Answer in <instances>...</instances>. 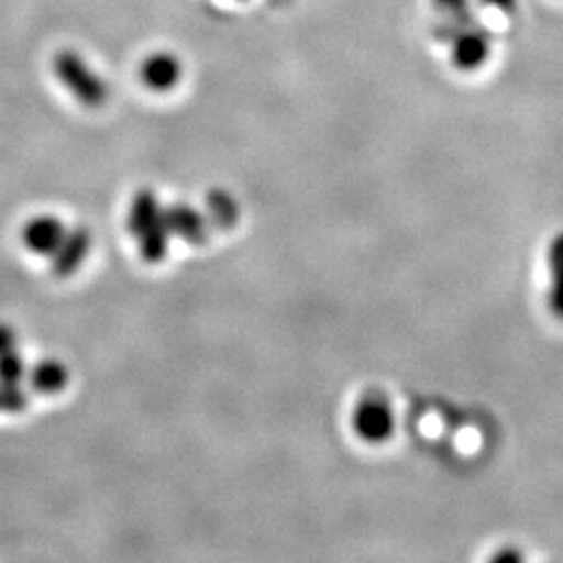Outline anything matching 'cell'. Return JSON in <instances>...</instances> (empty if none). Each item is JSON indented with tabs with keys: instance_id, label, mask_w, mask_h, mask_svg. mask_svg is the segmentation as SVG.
Masks as SVG:
<instances>
[{
	"instance_id": "obj_4",
	"label": "cell",
	"mask_w": 563,
	"mask_h": 563,
	"mask_svg": "<svg viewBox=\"0 0 563 563\" xmlns=\"http://www.w3.org/2000/svg\"><path fill=\"white\" fill-rule=\"evenodd\" d=\"M141 81L153 92H169L178 88L184 76V65L176 53L153 51L142 59L139 67Z\"/></svg>"
},
{
	"instance_id": "obj_14",
	"label": "cell",
	"mask_w": 563,
	"mask_h": 563,
	"mask_svg": "<svg viewBox=\"0 0 563 563\" xmlns=\"http://www.w3.org/2000/svg\"><path fill=\"white\" fill-rule=\"evenodd\" d=\"M13 349H18V334H15V330L11 325H7V323H0V355L9 353Z\"/></svg>"
},
{
	"instance_id": "obj_6",
	"label": "cell",
	"mask_w": 563,
	"mask_h": 563,
	"mask_svg": "<svg viewBox=\"0 0 563 563\" xmlns=\"http://www.w3.org/2000/svg\"><path fill=\"white\" fill-rule=\"evenodd\" d=\"M451 44H453L451 46L453 65H457L460 69H465V71L478 69L490 55V34L478 23L467 27V30H462L451 41Z\"/></svg>"
},
{
	"instance_id": "obj_9",
	"label": "cell",
	"mask_w": 563,
	"mask_h": 563,
	"mask_svg": "<svg viewBox=\"0 0 563 563\" xmlns=\"http://www.w3.org/2000/svg\"><path fill=\"white\" fill-rule=\"evenodd\" d=\"M30 386L41 395H57L69 380V372L57 360H44L27 372Z\"/></svg>"
},
{
	"instance_id": "obj_12",
	"label": "cell",
	"mask_w": 563,
	"mask_h": 563,
	"mask_svg": "<svg viewBox=\"0 0 563 563\" xmlns=\"http://www.w3.org/2000/svg\"><path fill=\"white\" fill-rule=\"evenodd\" d=\"M27 405L30 397L20 384L0 383V413H21Z\"/></svg>"
},
{
	"instance_id": "obj_5",
	"label": "cell",
	"mask_w": 563,
	"mask_h": 563,
	"mask_svg": "<svg viewBox=\"0 0 563 563\" xmlns=\"http://www.w3.org/2000/svg\"><path fill=\"white\" fill-rule=\"evenodd\" d=\"M90 246H92V236L86 228L67 230L57 251L51 255V272L57 278H67V276L76 274L80 269L81 263L86 262V257L90 255Z\"/></svg>"
},
{
	"instance_id": "obj_3",
	"label": "cell",
	"mask_w": 563,
	"mask_h": 563,
	"mask_svg": "<svg viewBox=\"0 0 563 563\" xmlns=\"http://www.w3.org/2000/svg\"><path fill=\"white\" fill-rule=\"evenodd\" d=\"M353 428L363 441L384 443L395 430V413L380 397H367L353 413Z\"/></svg>"
},
{
	"instance_id": "obj_16",
	"label": "cell",
	"mask_w": 563,
	"mask_h": 563,
	"mask_svg": "<svg viewBox=\"0 0 563 563\" xmlns=\"http://www.w3.org/2000/svg\"><path fill=\"white\" fill-rule=\"evenodd\" d=\"M495 560H520V553H507V551H504Z\"/></svg>"
},
{
	"instance_id": "obj_13",
	"label": "cell",
	"mask_w": 563,
	"mask_h": 563,
	"mask_svg": "<svg viewBox=\"0 0 563 563\" xmlns=\"http://www.w3.org/2000/svg\"><path fill=\"white\" fill-rule=\"evenodd\" d=\"M25 374H27V367L18 349L0 355V383L21 384Z\"/></svg>"
},
{
	"instance_id": "obj_11",
	"label": "cell",
	"mask_w": 563,
	"mask_h": 563,
	"mask_svg": "<svg viewBox=\"0 0 563 563\" xmlns=\"http://www.w3.org/2000/svg\"><path fill=\"white\" fill-rule=\"evenodd\" d=\"M549 269H551L549 307L553 316L563 320V232L558 234L549 246Z\"/></svg>"
},
{
	"instance_id": "obj_7",
	"label": "cell",
	"mask_w": 563,
	"mask_h": 563,
	"mask_svg": "<svg viewBox=\"0 0 563 563\" xmlns=\"http://www.w3.org/2000/svg\"><path fill=\"white\" fill-rule=\"evenodd\" d=\"M165 223L172 236H178L190 244H202L209 236V222L192 205L176 202L165 207Z\"/></svg>"
},
{
	"instance_id": "obj_10",
	"label": "cell",
	"mask_w": 563,
	"mask_h": 563,
	"mask_svg": "<svg viewBox=\"0 0 563 563\" xmlns=\"http://www.w3.org/2000/svg\"><path fill=\"white\" fill-rule=\"evenodd\" d=\"M207 222L213 223L220 230H230L241 218L239 202L225 190H211L207 197Z\"/></svg>"
},
{
	"instance_id": "obj_2",
	"label": "cell",
	"mask_w": 563,
	"mask_h": 563,
	"mask_svg": "<svg viewBox=\"0 0 563 563\" xmlns=\"http://www.w3.org/2000/svg\"><path fill=\"white\" fill-rule=\"evenodd\" d=\"M53 74L60 86L84 107H101L109 99V84L81 53L63 48L53 57Z\"/></svg>"
},
{
	"instance_id": "obj_8",
	"label": "cell",
	"mask_w": 563,
	"mask_h": 563,
	"mask_svg": "<svg viewBox=\"0 0 563 563\" xmlns=\"http://www.w3.org/2000/svg\"><path fill=\"white\" fill-rule=\"evenodd\" d=\"M65 234H67V228L60 220L53 216H38L25 223L21 239L27 251L42 257H51L57 251L60 241L65 239Z\"/></svg>"
},
{
	"instance_id": "obj_15",
	"label": "cell",
	"mask_w": 563,
	"mask_h": 563,
	"mask_svg": "<svg viewBox=\"0 0 563 563\" xmlns=\"http://www.w3.org/2000/svg\"><path fill=\"white\" fill-rule=\"evenodd\" d=\"M484 7H490V9H499V11H511L516 0H481Z\"/></svg>"
},
{
	"instance_id": "obj_17",
	"label": "cell",
	"mask_w": 563,
	"mask_h": 563,
	"mask_svg": "<svg viewBox=\"0 0 563 563\" xmlns=\"http://www.w3.org/2000/svg\"><path fill=\"white\" fill-rule=\"evenodd\" d=\"M241 2H242V0H241Z\"/></svg>"
},
{
	"instance_id": "obj_1",
	"label": "cell",
	"mask_w": 563,
	"mask_h": 563,
	"mask_svg": "<svg viewBox=\"0 0 563 563\" xmlns=\"http://www.w3.org/2000/svg\"><path fill=\"white\" fill-rule=\"evenodd\" d=\"M128 228L132 236L141 242V255L146 262H162L169 246V230L165 223V207L153 190L136 192L130 205Z\"/></svg>"
}]
</instances>
